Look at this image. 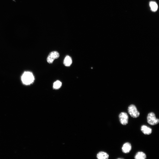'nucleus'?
<instances>
[{
	"label": "nucleus",
	"instance_id": "obj_1",
	"mask_svg": "<svg viewBox=\"0 0 159 159\" xmlns=\"http://www.w3.org/2000/svg\"><path fill=\"white\" fill-rule=\"evenodd\" d=\"M21 80L24 84L29 85L34 82V77L32 72L29 71L25 72L21 77Z\"/></svg>",
	"mask_w": 159,
	"mask_h": 159
},
{
	"label": "nucleus",
	"instance_id": "obj_2",
	"mask_svg": "<svg viewBox=\"0 0 159 159\" xmlns=\"http://www.w3.org/2000/svg\"><path fill=\"white\" fill-rule=\"evenodd\" d=\"M147 122L152 125L158 124L159 122V120L156 117V115L153 112L148 113L147 117Z\"/></svg>",
	"mask_w": 159,
	"mask_h": 159
},
{
	"label": "nucleus",
	"instance_id": "obj_3",
	"mask_svg": "<svg viewBox=\"0 0 159 159\" xmlns=\"http://www.w3.org/2000/svg\"><path fill=\"white\" fill-rule=\"evenodd\" d=\"M128 112L132 117L134 118L139 117L140 115V112L134 105H131L129 106L128 109Z\"/></svg>",
	"mask_w": 159,
	"mask_h": 159
},
{
	"label": "nucleus",
	"instance_id": "obj_4",
	"mask_svg": "<svg viewBox=\"0 0 159 159\" xmlns=\"http://www.w3.org/2000/svg\"><path fill=\"white\" fill-rule=\"evenodd\" d=\"M60 56L59 53L57 51L51 52L47 58L48 62L50 64L52 63L55 60L58 58Z\"/></svg>",
	"mask_w": 159,
	"mask_h": 159
},
{
	"label": "nucleus",
	"instance_id": "obj_5",
	"mask_svg": "<svg viewBox=\"0 0 159 159\" xmlns=\"http://www.w3.org/2000/svg\"><path fill=\"white\" fill-rule=\"evenodd\" d=\"M119 118L120 122L122 125H125L128 123L129 116L127 113L124 112L121 113Z\"/></svg>",
	"mask_w": 159,
	"mask_h": 159
},
{
	"label": "nucleus",
	"instance_id": "obj_6",
	"mask_svg": "<svg viewBox=\"0 0 159 159\" xmlns=\"http://www.w3.org/2000/svg\"><path fill=\"white\" fill-rule=\"evenodd\" d=\"M131 146L130 143H126L123 145L122 150L124 153H128L131 151Z\"/></svg>",
	"mask_w": 159,
	"mask_h": 159
},
{
	"label": "nucleus",
	"instance_id": "obj_7",
	"mask_svg": "<svg viewBox=\"0 0 159 159\" xmlns=\"http://www.w3.org/2000/svg\"><path fill=\"white\" fill-rule=\"evenodd\" d=\"M141 130L145 135H150L152 132V129L146 125H143L142 126Z\"/></svg>",
	"mask_w": 159,
	"mask_h": 159
},
{
	"label": "nucleus",
	"instance_id": "obj_8",
	"mask_svg": "<svg viewBox=\"0 0 159 159\" xmlns=\"http://www.w3.org/2000/svg\"><path fill=\"white\" fill-rule=\"evenodd\" d=\"M98 159H108L109 155L107 153L101 152L99 153L97 155Z\"/></svg>",
	"mask_w": 159,
	"mask_h": 159
},
{
	"label": "nucleus",
	"instance_id": "obj_9",
	"mask_svg": "<svg viewBox=\"0 0 159 159\" xmlns=\"http://www.w3.org/2000/svg\"><path fill=\"white\" fill-rule=\"evenodd\" d=\"M72 63L71 58L69 56H67L65 58L63 61L64 64L66 66L68 67L70 66Z\"/></svg>",
	"mask_w": 159,
	"mask_h": 159
},
{
	"label": "nucleus",
	"instance_id": "obj_10",
	"mask_svg": "<svg viewBox=\"0 0 159 159\" xmlns=\"http://www.w3.org/2000/svg\"><path fill=\"white\" fill-rule=\"evenodd\" d=\"M146 154L142 152H138L135 156V159H146Z\"/></svg>",
	"mask_w": 159,
	"mask_h": 159
},
{
	"label": "nucleus",
	"instance_id": "obj_11",
	"mask_svg": "<svg viewBox=\"0 0 159 159\" xmlns=\"http://www.w3.org/2000/svg\"><path fill=\"white\" fill-rule=\"evenodd\" d=\"M151 9L153 12H156L157 10L158 6L156 3L153 1L151 2L150 3Z\"/></svg>",
	"mask_w": 159,
	"mask_h": 159
},
{
	"label": "nucleus",
	"instance_id": "obj_12",
	"mask_svg": "<svg viewBox=\"0 0 159 159\" xmlns=\"http://www.w3.org/2000/svg\"><path fill=\"white\" fill-rule=\"evenodd\" d=\"M61 82L59 81H57L54 83L53 88L55 89H58L61 87Z\"/></svg>",
	"mask_w": 159,
	"mask_h": 159
},
{
	"label": "nucleus",
	"instance_id": "obj_13",
	"mask_svg": "<svg viewBox=\"0 0 159 159\" xmlns=\"http://www.w3.org/2000/svg\"><path fill=\"white\" fill-rule=\"evenodd\" d=\"M123 159L122 158H118V159Z\"/></svg>",
	"mask_w": 159,
	"mask_h": 159
}]
</instances>
